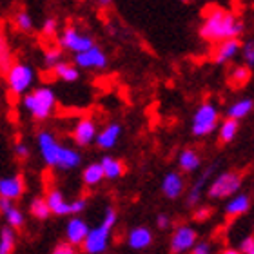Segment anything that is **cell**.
Here are the masks:
<instances>
[{"label": "cell", "instance_id": "1", "mask_svg": "<svg viewBox=\"0 0 254 254\" xmlns=\"http://www.w3.org/2000/svg\"><path fill=\"white\" fill-rule=\"evenodd\" d=\"M244 22L234 13L218 7V5H211L203 13V20L198 27V35L207 42L216 44L225 38H238L244 33Z\"/></svg>", "mask_w": 254, "mask_h": 254}, {"label": "cell", "instance_id": "2", "mask_svg": "<svg viewBox=\"0 0 254 254\" xmlns=\"http://www.w3.org/2000/svg\"><path fill=\"white\" fill-rule=\"evenodd\" d=\"M22 107L26 109L31 118L44 122L55 113L57 107V95L49 85H38L22 95Z\"/></svg>", "mask_w": 254, "mask_h": 254}, {"label": "cell", "instance_id": "3", "mask_svg": "<svg viewBox=\"0 0 254 254\" xmlns=\"http://www.w3.org/2000/svg\"><path fill=\"white\" fill-rule=\"evenodd\" d=\"M117 223V212L115 209H106V214H104V220H102L100 225H96L95 229H89V233L84 240V251L87 254H102L107 249L109 245V236H111V231Z\"/></svg>", "mask_w": 254, "mask_h": 254}, {"label": "cell", "instance_id": "4", "mask_svg": "<svg viewBox=\"0 0 254 254\" xmlns=\"http://www.w3.org/2000/svg\"><path fill=\"white\" fill-rule=\"evenodd\" d=\"M5 84L7 89L15 96L26 95L27 91L33 89L35 80H37V71L26 62H13L9 69L5 71Z\"/></svg>", "mask_w": 254, "mask_h": 254}, {"label": "cell", "instance_id": "5", "mask_svg": "<svg viewBox=\"0 0 254 254\" xmlns=\"http://www.w3.org/2000/svg\"><path fill=\"white\" fill-rule=\"evenodd\" d=\"M218 107L211 102L201 104L196 109L194 117H192V124H190V131L194 136H209L211 132L218 127Z\"/></svg>", "mask_w": 254, "mask_h": 254}, {"label": "cell", "instance_id": "6", "mask_svg": "<svg viewBox=\"0 0 254 254\" xmlns=\"http://www.w3.org/2000/svg\"><path fill=\"white\" fill-rule=\"evenodd\" d=\"M95 44V38L87 35V33H82L74 26L64 27L62 33L59 35V46L62 48V51H69V53L73 55L85 51V49H89Z\"/></svg>", "mask_w": 254, "mask_h": 254}, {"label": "cell", "instance_id": "7", "mask_svg": "<svg viewBox=\"0 0 254 254\" xmlns=\"http://www.w3.org/2000/svg\"><path fill=\"white\" fill-rule=\"evenodd\" d=\"M242 175L240 173H234V171H229V173H222L220 176L214 178L211 186H209V196L214 198V200H220V198H227V196H233L236 190L242 187Z\"/></svg>", "mask_w": 254, "mask_h": 254}, {"label": "cell", "instance_id": "8", "mask_svg": "<svg viewBox=\"0 0 254 254\" xmlns=\"http://www.w3.org/2000/svg\"><path fill=\"white\" fill-rule=\"evenodd\" d=\"M73 62L78 65L80 69H89V71H95V69H106L109 59H107V53L98 46H91L89 49L85 51H80V53H74Z\"/></svg>", "mask_w": 254, "mask_h": 254}, {"label": "cell", "instance_id": "9", "mask_svg": "<svg viewBox=\"0 0 254 254\" xmlns=\"http://www.w3.org/2000/svg\"><path fill=\"white\" fill-rule=\"evenodd\" d=\"M37 143H38L40 156H42V160L46 162V165L57 167L60 151H62V145L59 143V140H57L49 131H40L37 136Z\"/></svg>", "mask_w": 254, "mask_h": 254}, {"label": "cell", "instance_id": "10", "mask_svg": "<svg viewBox=\"0 0 254 254\" xmlns=\"http://www.w3.org/2000/svg\"><path fill=\"white\" fill-rule=\"evenodd\" d=\"M240 49H242L240 38H225V40H220V42H216V48L212 49V55H211L212 62L218 64V65L231 62V60L236 59L240 55Z\"/></svg>", "mask_w": 254, "mask_h": 254}, {"label": "cell", "instance_id": "11", "mask_svg": "<svg viewBox=\"0 0 254 254\" xmlns=\"http://www.w3.org/2000/svg\"><path fill=\"white\" fill-rule=\"evenodd\" d=\"M198 240V234L192 227L189 225H180L173 233V238H171V253L173 254H182L190 251V247L196 244Z\"/></svg>", "mask_w": 254, "mask_h": 254}, {"label": "cell", "instance_id": "12", "mask_svg": "<svg viewBox=\"0 0 254 254\" xmlns=\"http://www.w3.org/2000/svg\"><path fill=\"white\" fill-rule=\"evenodd\" d=\"M96 132H98V129H96L95 120H93V118H89V117H84V118H80L78 122L74 124L73 140L76 142V145H80V147H85V145H91V143L95 142Z\"/></svg>", "mask_w": 254, "mask_h": 254}, {"label": "cell", "instance_id": "13", "mask_svg": "<svg viewBox=\"0 0 254 254\" xmlns=\"http://www.w3.org/2000/svg\"><path fill=\"white\" fill-rule=\"evenodd\" d=\"M120 136H122V126L117 122H113L104 127L100 132H96L95 143L100 149H113L118 143Z\"/></svg>", "mask_w": 254, "mask_h": 254}, {"label": "cell", "instance_id": "14", "mask_svg": "<svg viewBox=\"0 0 254 254\" xmlns=\"http://www.w3.org/2000/svg\"><path fill=\"white\" fill-rule=\"evenodd\" d=\"M24 192V178L20 175L0 178V198L7 200H16Z\"/></svg>", "mask_w": 254, "mask_h": 254}, {"label": "cell", "instance_id": "15", "mask_svg": "<svg viewBox=\"0 0 254 254\" xmlns=\"http://www.w3.org/2000/svg\"><path fill=\"white\" fill-rule=\"evenodd\" d=\"M87 233H89L87 223L78 216L71 218L69 223H67V227H65V236H67V242L71 245H82L84 244Z\"/></svg>", "mask_w": 254, "mask_h": 254}, {"label": "cell", "instance_id": "16", "mask_svg": "<svg viewBox=\"0 0 254 254\" xmlns=\"http://www.w3.org/2000/svg\"><path fill=\"white\" fill-rule=\"evenodd\" d=\"M184 187H186V182H184L180 173H176V171L167 173L165 178L162 180V190H164V194L167 198H171V200H176L178 196H182Z\"/></svg>", "mask_w": 254, "mask_h": 254}, {"label": "cell", "instance_id": "17", "mask_svg": "<svg viewBox=\"0 0 254 254\" xmlns=\"http://www.w3.org/2000/svg\"><path fill=\"white\" fill-rule=\"evenodd\" d=\"M51 71L57 78L65 84H73L80 78V67L74 62H67V60H60L55 67H51Z\"/></svg>", "mask_w": 254, "mask_h": 254}, {"label": "cell", "instance_id": "18", "mask_svg": "<svg viewBox=\"0 0 254 254\" xmlns=\"http://www.w3.org/2000/svg\"><path fill=\"white\" fill-rule=\"evenodd\" d=\"M46 201H48L51 214H57V216H65V214H71V201L65 200V196H64L59 189L49 190V194H48V198H46Z\"/></svg>", "mask_w": 254, "mask_h": 254}, {"label": "cell", "instance_id": "19", "mask_svg": "<svg viewBox=\"0 0 254 254\" xmlns=\"http://www.w3.org/2000/svg\"><path fill=\"white\" fill-rule=\"evenodd\" d=\"M151 242H153V234H151V231L147 227H134L127 236V244L134 251L147 249Z\"/></svg>", "mask_w": 254, "mask_h": 254}, {"label": "cell", "instance_id": "20", "mask_svg": "<svg viewBox=\"0 0 254 254\" xmlns=\"http://www.w3.org/2000/svg\"><path fill=\"white\" fill-rule=\"evenodd\" d=\"M100 165L102 171H104V178H107V180H117V178H120L126 173V167H124L122 162L113 158V156H104Z\"/></svg>", "mask_w": 254, "mask_h": 254}, {"label": "cell", "instance_id": "21", "mask_svg": "<svg viewBox=\"0 0 254 254\" xmlns=\"http://www.w3.org/2000/svg\"><path fill=\"white\" fill-rule=\"evenodd\" d=\"M80 162H82V156H80V153L76 149L62 145V151H60V156H59V164H57L59 169H64V171L74 169V167L80 165Z\"/></svg>", "mask_w": 254, "mask_h": 254}, {"label": "cell", "instance_id": "22", "mask_svg": "<svg viewBox=\"0 0 254 254\" xmlns=\"http://www.w3.org/2000/svg\"><path fill=\"white\" fill-rule=\"evenodd\" d=\"M254 109V102L251 98H242V100H236L234 104L227 107V117L234 118V120H242V118L249 117Z\"/></svg>", "mask_w": 254, "mask_h": 254}, {"label": "cell", "instance_id": "23", "mask_svg": "<svg viewBox=\"0 0 254 254\" xmlns=\"http://www.w3.org/2000/svg\"><path fill=\"white\" fill-rule=\"evenodd\" d=\"M238 131H240L238 120L227 117L220 126H218V138H220V142L222 143H231L234 138H236Z\"/></svg>", "mask_w": 254, "mask_h": 254}, {"label": "cell", "instance_id": "24", "mask_svg": "<svg viewBox=\"0 0 254 254\" xmlns=\"http://www.w3.org/2000/svg\"><path fill=\"white\" fill-rule=\"evenodd\" d=\"M201 164V158L200 154L196 153L194 149H184L178 156V165H180L182 171H187V173H192L200 167Z\"/></svg>", "mask_w": 254, "mask_h": 254}, {"label": "cell", "instance_id": "25", "mask_svg": "<svg viewBox=\"0 0 254 254\" xmlns=\"http://www.w3.org/2000/svg\"><path fill=\"white\" fill-rule=\"evenodd\" d=\"M249 207H251L249 196L238 194V196H234L233 200L225 205V212H227V216H240V214H244V212L249 211Z\"/></svg>", "mask_w": 254, "mask_h": 254}, {"label": "cell", "instance_id": "26", "mask_svg": "<svg viewBox=\"0 0 254 254\" xmlns=\"http://www.w3.org/2000/svg\"><path fill=\"white\" fill-rule=\"evenodd\" d=\"M212 171H214V165L207 167V169L201 173L200 178L194 182V186L190 187L189 194H187V203H189V205H196V203H198V200H200V194H201V189H203V186H205V182L209 180V176H211Z\"/></svg>", "mask_w": 254, "mask_h": 254}, {"label": "cell", "instance_id": "27", "mask_svg": "<svg viewBox=\"0 0 254 254\" xmlns=\"http://www.w3.org/2000/svg\"><path fill=\"white\" fill-rule=\"evenodd\" d=\"M249 80H251V67L247 64H242V65L233 67V71L229 74V82H231L234 87H244Z\"/></svg>", "mask_w": 254, "mask_h": 254}, {"label": "cell", "instance_id": "28", "mask_svg": "<svg viewBox=\"0 0 254 254\" xmlns=\"http://www.w3.org/2000/svg\"><path fill=\"white\" fill-rule=\"evenodd\" d=\"M82 178H84L85 186H89V187L98 186V184L104 180V171H102V165L100 164H89L84 169Z\"/></svg>", "mask_w": 254, "mask_h": 254}, {"label": "cell", "instance_id": "29", "mask_svg": "<svg viewBox=\"0 0 254 254\" xmlns=\"http://www.w3.org/2000/svg\"><path fill=\"white\" fill-rule=\"evenodd\" d=\"M15 244H16L15 233H13V229L7 225L5 229L0 231V254H13Z\"/></svg>", "mask_w": 254, "mask_h": 254}, {"label": "cell", "instance_id": "30", "mask_svg": "<svg viewBox=\"0 0 254 254\" xmlns=\"http://www.w3.org/2000/svg\"><path fill=\"white\" fill-rule=\"evenodd\" d=\"M29 211H31V214L37 218V220H46V218L51 214L46 198H35V200L31 201V205H29Z\"/></svg>", "mask_w": 254, "mask_h": 254}, {"label": "cell", "instance_id": "31", "mask_svg": "<svg viewBox=\"0 0 254 254\" xmlns=\"http://www.w3.org/2000/svg\"><path fill=\"white\" fill-rule=\"evenodd\" d=\"M15 26L18 31L22 33H29L33 31V27H35V20H33V16L27 13V11H18L15 15Z\"/></svg>", "mask_w": 254, "mask_h": 254}, {"label": "cell", "instance_id": "32", "mask_svg": "<svg viewBox=\"0 0 254 254\" xmlns=\"http://www.w3.org/2000/svg\"><path fill=\"white\" fill-rule=\"evenodd\" d=\"M60 60H64L62 48H48L46 51H44V65H46L48 69L55 67Z\"/></svg>", "mask_w": 254, "mask_h": 254}, {"label": "cell", "instance_id": "33", "mask_svg": "<svg viewBox=\"0 0 254 254\" xmlns=\"http://www.w3.org/2000/svg\"><path fill=\"white\" fill-rule=\"evenodd\" d=\"M11 53L7 48V40L4 35H0V73H5L11 65Z\"/></svg>", "mask_w": 254, "mask_h": 254}, {"label": "cell", "instance_id": "34", "mask_svg": "<svg viewBox=\"0 0 254 254\" xmlns=\"http://www.w3.org/2000/svg\"><path fill=\"white\" fill-rule=\"evenodd\" d=\"M5 216V222L9 225L11 229H20L24 225V214H22L20 209H16V207H11L9 211L4 212Z\"/></svg>", "mask_w": 254, "mask_h": 254}, {"label": "cell", "instance_id": "35", "mask_svg": "<svg viewBox=\"0 0 254 254\" xmlns=\"http://www.w3.org/2000/svg\"><path fill=\"white\" fill-rule=\"evenodd\" d=\"M57 33H59V20L55 16H48L42 22V35L46 38H55Z\"/></svg>", "mask_w": 254, "mask_h": 254}, {"label": "cell", "instance_id": "36", "mask_svg": "<svg viewBox=\"0 0 254 254\" xmlns=\"http://www.w3.org/2000/svg\"><path fill=\"white\" fill-rule=\"evenodd\" d=\"M240 53L244 57V62L247 64L249 67H253L254 65V38H251V40H247L245 44H242Z\"/></svg>", "mask_w": 254, "mask_h": 254}, {"label": "cell", "instance_id": "37", "mask_svg": "<svg viewBox=\"0 0 254 254\" xmlns=\"http://www.w3.org/2000/svg\"><path fill=\"white\" fill-rule=\"evenodd\" d=\"M190 254H212V249L209 242H200L190 247Z\"/></svg>", "mask_w": 254, "mask_h": 254}, {"label": "cell", "instance_id": "38", "mask_svg": "<svg viewBox=\"0 0 254 254\" xmlns=\"http://www.w3.org/2000/svg\"><path fill=\"white\" fill-rule=\"evenodd\" d=\"M15 156L20 160H26L29 156V147H27L24 142H16L15 143Z\"/></svg>", "mask_w": 254, "mask_h": 254}, {"label": "cell", "instance_id": "39", "mask_svg": "<svg viewBox=\"0 0 254 254\" xmlns=\"http://www.w3.org/2000/svg\"><path fill=\"white\" fill-rule=\"evenodd\" d=\"M51 254H76V251H74V245L71 244H60L55 247Z\"/></svg>", "mask_w": 254, "mask_h": 254}, {"label": "cell", "instance_id": "40", "mask_svg": "<svg viewBox=\"0 0 254 254\" xmlns=\"http://www.w3.org/2000/svg\"><path fill=\"white\" fill-rule=\"evenodd\" d=\"M85 209V200L78 198V200L71 201V214H80Z\"/></svg>", "mask_w": 254, "mask_h": 254}, {"label": "cell", "instance_id": "41", "mask_svg": "<svg viewBox=\"0 0 254 254\" xmlns=\"http://www.w3.org/2000/svg\"><path fill=\"white\" fill-rule=\"evenodd\" d=\"M209 212H211V209L209 207H203V209H198L194 214V218L198 220V222H203V220H207L209 218Z\"/></svg>", "mask_w": 254, "mask_h": 254}, {"label": "cell", "instance_id": "42", "mask_svg": "<svg viewBox=\"0 0 254 254\" xmlns=\"http://www.w3.org/2000/svg\"><path fill=\"white\" fill-rule=\"evenodd\" d=\"M253 245H254V236H247V238H244V242L240 244V249L244 251V253H247Z\"/></svg>", "mask_w": 254, "mask_h": 254}, {"label": "cell", "instance_id": "43", "mask_svg": "<svg viewBox=\"0 0 254 254\" xmlns=\"http://www.w3.org/2000/svg\"><path fill=\"white\" fill-rule=\"evenodd\" d=\"M156 225H158L160 229H167L171 225V220L165 214H160L158 218H156Z\"/></svg>", "mask_w": 254, "mask_h": 254}, {"label": "cell", "instance_id": "44", "mask_svg": "<svg viewBox=\"0 0 254 254\" xmlns=\"http://www.w3.org/2000/svg\"><path fill=\"white\" fill-rule=\"evenodd\" d=\"M13 207V200H7V198H0V212L4 214L5 211H9Z\"/></svg>", "mask_w": 254, "mask_h": 254}, {"label": "cell", "instance_id": "45", "mask_svg": "<svg viewBox=\"0 0 254 254\" xmlns=\"http://www.w3.org/2000/svg\"><path fill=\"white\" fill-rule=\"evenodd\" d=\"M98 2V5H102V7H107V5L113 4V0H96Z\"/></svg>", "mask_w": 254, "mask_h": 254}, {"label": "cell", "instance_id": "46", "mask_svg": "<svg viewBox=\"0 0 254 254\" xmlns=\"http://www.w3.org/2000/svg\"><path fill=\"white\" fill-rule=\"evenodd\" d=\"M222 254H242L240 251H236V249H227V251H223Z\"/></svg>", "mask_w": 254, "mask_h": 254}, {"label": "cell", "instance_id": "47", "mask_svg": "<svg viewBox=\"0 0 254 254\" xmlns=\"http://www.w3.org/2000/svg\"><path fill=\"white\" fill-rule=\"evenodd\" d=\"M245 254H254V245H253V247H251V249L247 251V253H245Z\"/></svg>", "mask_w": 254, "mask_h": 254}, {"label": "cell", "instance_id": "48", "mask_svg": "<svg viewBox=\"0 0 254 254\" xmlns=\"http://www.w3.org/2000/svg\"><path fill=\"white\" fill-rule=\"evenodd\" d=\"M180 2H184V4H187V2H190V0H180Z\"/></svg>", "mask_w": 254, "mask_h": 254}]
</instances>
